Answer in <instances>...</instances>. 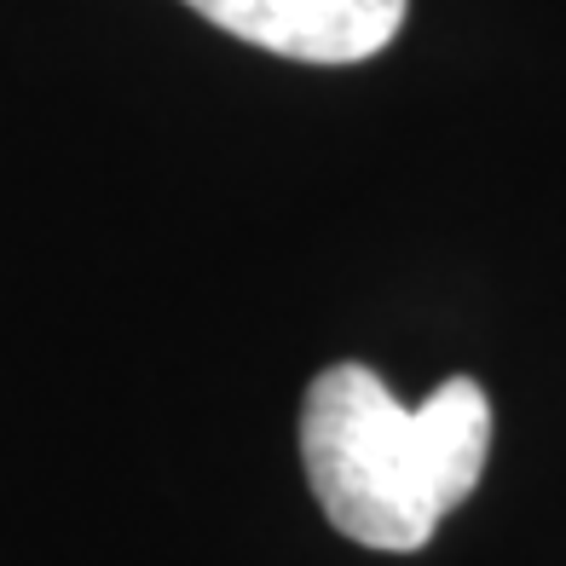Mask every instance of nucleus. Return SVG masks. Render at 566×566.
<instances>
[{"label":"nucleus","mask_w":566,"mask_h":566,"mask_svg":"<svg viewBox=\"0 0 566 566\" xmlns=\"http://www.w3.org/2000/svg\"><path fill=\"white\" fill-rule=\"evenodd\" d=\"M492 399L474 376L440 381L417 410L370 365H329L301 405V462L342 537L381 555L422 549L480 485Z\"/></svg>","instance_id":"nucleus-1"},{"label":"nucleus","mask_w":566,"mask_h":566,"mask_svg":"<svg viewBox=\"0 0 566 566\" xmlns=\"http://www.w3.org/2000/svg\"><path fill=\"white\" fill-rule=\"evenodd\" d=\"M214 30L301 64H358L399 35L410 0H186Z\"/></svg>","instance_id":"nucleus-2"}]
</instances>
